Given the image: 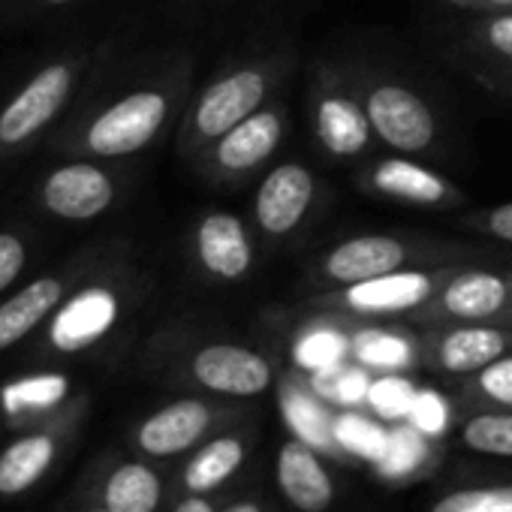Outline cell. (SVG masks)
Segmentation results:
<instances>
[{"mask_svg": "<svg viewBox=\"0 0 512 512\" xmlns=\"http://www.w3.org/2000/svg\"><path fill=\"white\" fill-rule=\"evenodd\" d=\"M70 94V70L64 64L46 67L40 76H34L22 94L0 112V142L16 145L34 136L40 127H46L58 109L64 106Z\"/></svg>", "mask_w": 512, "mask_h": 512, "instance_id": "obj_5", "label": "cell"}, {"mask_svg": "<svg viewBox=\"0 0 512 512\" xmlns=\"http://www.w3.org/2000/svg\"><path fill=\"white\" fill-rule=\"evenodd\" d=\"M199 263L220 281H238L250 272L253 247L244 223L235 214H208L196 232Z\"/></svg>", "mask_w": 512, "mask_h": 512, "instance_id": "obj_11", "label": "cell"}, {"mask_svg": "<svg viewBox=\"0 0 512 512\" xmlns=\"http://www.w3.org/2000/svg\"><path fill=\"white\" fill-rule=\"evenodd\" d=\"M25 266V247L16 235H0V290H7Z\"/></svg>", "mask_w": 512, "mask_h": 512, "instance_id": "obj_36", "label": "cell"}, {"mask_svg": "<svg viewBox=\"0 0 512 512\" xmlns=\"http://www.w3.org/2000/svg\"><path fill=\"white\" fill-rule=\"evenodd\" d=\"M407 263V247L392 235H359L338 244L323 263L329 281L359 284L389 272H398Z\"/></svg>", "mask_w": 512, "mask_h": 512, "instance_id": "obj_8", "label": "cell"}, {"mask_svg": "<svg viewBox=\"0 0 512 512\" xmlns=\"http://www.w3.org/2000/svg\"><path fill=\"white\" fill-rule=\"evenodd\" d=\"M196 380L223 395H260L272 383V368L263 356L235 344H211L193 359Z\"/></svg>", "mask_w": 512, "mask_h": 512, "instance_id": "obj_6", "label": "cell"}, {"mask_svg": "<svg viewBox=\"0 0 512 512\" xmlns=\"http://www.w3.org/2000/svg\"><path fill=\"white\" fill-rule=\"evenodd\" d=\"M52 440L49 437H25L13 443L4 455H0V494H16L25 491L40 479V473L52 461Z\"/></svg>", "mask_w": 512, "mask_h": 512, "instance_id": "obj_20", "label": "cell"}, {"mask_svg": "<svg viewBox=\"0 0 512 512\" xmlns=\"http://www.w3.org/2000/svg\"><path fill=\"white\" fill-rule=\"evenodd\" d=\"M344 353V338L332 335V332H317L311 338H305L296 350L299 362L305 368H314V371H326V368H335V362L341 359Z\"/></svg>", "mask_w": 512, "mask_h": 512, "instance_id": "obj_31", "label": "cell"}, {"mask_svg": "<svg viewBox=\"0 0 512 512\" xmlns=\"http://www.w3.org/2000/svg\"><path fill=\"white\" fill-rule=\"evenodd\" d=\"M208 428V410L199 401H178L157 416H151L142 431L139 443L151 455H175L187 446H193L202 431Z\"/></svg>", "mask_w": 512, "mask_h": 512, "instance_id": "obj_15", "label": "cell"}, {"mask_svg": "<svg viewBox=\"0 0 512 512\" xmlns=\"http://www.w3.org/2000/svg\"><path fill=\"white\" fill-rule=\"evenodd\" d=\"M229 512H260V506H253V503H241V506H232Z\"/></svg>", "mask_w": 512, "mask_h": 512, "instance_id": "obj_40", "label": "cell"}, {"mask_svg": "<svg viewBox=\"0 0 512 512\" xmlns=\"http://www.w3.org/2000/svg\"><path fill=\"white\" fill-rule=\"evenodd\" d=\"M410 416H413L416 428H422V431H428V434H437V431H443V425H446V407H443V401H440L434 392L416 395Z\"/></svg>", "mask_w": 512, "mask_h": 512, "instance_id": "obj_35", "label": "cell"}, {"mask_svg": "<svg viewBox=\"0 0 512 512\" xmlns=\"http://www.w3.org/2000/svg\"><path fill=\"white\" fill-rule=\"evenodd\" d=\"M61 296H64L61 281L43 278V281H34L31 287H25L7 305H0V350L22 341L61 302Z\"/></svg>", "mask_w": 512, "mask_h": 512, "instance_id": "obj_18", "label": "cell"}, {"mask_svg": "<svg viewBox=\"0 0 512 512\" xmlns=\"http://www.w3.org/2000/svg\"><path fill=\"white\" fill-rule=\"evenodd\" d=\"M287 416H290V422L296 425V431L308 443H320V446H332L335 443L329 416L317 404H311L308 398H302V395L287 398Z\"/></svg>", "mask_w": 512, "mask_h": 512, "instance_id": "obj_25", "label": "cell"}, {"mask_svg": "<svg viewBox=\"0 0 512 512\" xmlns=\"http://www.w3.org/2000/svg\"><path fill=\"white\" fill-rule=\"evenodd\" d=\"M479 37L485 40V46L500 55L506 64H512V13L494 16L488 22L479 25Z\"/></svg>", "mask_w": 512, "mask_h": 512, "instance_id": "obj_34", "label": "cell"}, {"mask_svg": "<svg viewBox=\"0 0 512 512\" xmlns=\"http://www.w3.org/2000/svg\"><path fill=\"white\" fill-rule=\"evenodd\" d=\"M419 458H422V440L413 431H395L380 461L389 473H401V470H410Z\"/></svg>", "mask_w": 512, "mask_h": 512, "instance_id": "obj_32", "label": "cell"}, {"mask_svg": "<svg viewBox=\"0 0 512 512\" xmlns=\"http://www.w3.org/2000/svg\"><path fill=\"white\" fill-rule=\"evenodd\" d=\"M284 136V118L275 109H260L241 124H235L229 133H223L214 145V166L232 175L253 172L260 163H266Z\"/></svg>", "mask_w": 512, "mask_h": 512, "instance_id": "obj_7", "label": "cell"}, {"mask_svg": "<svg viewBox=\"0 0 512 512\" xmlns=\"http://www.w3.org/2000/svg\"><path fill=\"white\" fill-rule=\"evenodd\" d=\"M118 314V302L106 290H88L85 296L73 299L52 326V341L61 350H79L97 341Z\"/></svg>", "mask_w": 512, "mask_h": 512, "instance_id": "obj_16", "label": "cell"}, {"mask_svg": "<svg viewBox=\"0 0 512 512\" xmlns=\"http://www.w3.org/2000/svg\"><path fill=\"white\" fill-rule=\"evenodd\" d=\"M269 94V79L263 70H235L214 82L193 109V130L202 142L220 139L235 124L260 112Z\"/></svg>", "mask_w": 512, "mask_h": 512, "instance_id": "obj_3", "label": "cell"}, {"mask_svg": "<svg viewBox=\"0 0 512 512\" xmlns=\"http://www.w3.org/2000/svg\"><path fill=\"white\" fill-rule=\"evenodd\" d=\"M49 211L67 220H91L112 205V181L103 169L88 163H73L49 175L43 187Z\"/></svg>", "mask_w": 512, "mask_h": 512, "instance_id": "obj_9", "label": "cell"}, {"mask_svg": "<svg viewBox=\"0 0 512 512\" xmlns=\"http://www.w3.org/2000/svg\"><path fill=\"white\" fill-rule=\"evenodd\" d=\"M365 112L371 121L374 136L404 154H422L437 139V118L428 109V103L395 82H383L368 91Z\"/></svg>", "mask_w": 512, "mask_h": 512, "instance_id": "obj_1", "label": "cell"}, {"mask_svg": "<svg viewBox=\"0 0 512 512\" xmlns=\"http://www.w3.org/2000/svg\"><path fill=\"white\" fill-rule=\"evenodd\" d=\"M160 500V482L145 464H124L106 485V503L112 512H154Z\"/></svg>", "mask_w": 512, "mask_h": 512, "instance_id": "obj_21", "label": "cell"}, {"mask_svg": "<svg viewBox=\"0 0 512 512\" xmlns=\"http://www.w3.org/2000/svg\"><path fill=\"white\" fill-rule=\"evenodd\" d=\"M479 226H482L485 232H491L494 238H500V241H509V244H512V202L497 205V208H491V211L479 214Z\"/></svg>", "mask_w": 512, "mask_h": 512, "instance_id": "obj_37", "label": "cell"}, {"mask_svg": "<svg viewBox=\"0 0 512 512\" xmlns=\"http://www.w3.org/2000/svg\"><path fill=\"white\" fill-rule=\"evenodd\" d=\"M512 284L503 275L494 272H461L455 275L443 296H440V308L455 317V320H488L494 314H500L509 302Z\"/></svg>", "mask_w": 512, "mask_h": 512, "instance_id": "obj_13", "label": "cell"}, {"mask_svg": "<svg viewBox=\"0 0 512 512\" xmlns=\"http://www.w3.org/2000/svg\"><path fill=\"white\" fill-rule=\"evenodd\" d=\"M434 512H512V485L449 494L434 506Z\"/></svg>", "mask_w": 512, "mask_h": 512, "instance_id": "obj_24", "label": "cell"}, {"mask_svg": "<svg viewBox=\"0 0 512 512\" xmlns=\"http://www.w3.org/2000/svg\"><path fill=\"white\" fill-rule=\"evenodd\" d=\"M488 7H497V10H512V0H485Z\"/></svg>", "mask_w": 512, "mask_h": 512, "instance_id": "obj_39", "label": "cell"}, {"mask_svg": "<svg viewBox=\"0 0 512 512\" xmlns=\"http://www.w3.org/2000/svg\"><path fill=\"white\" fill-rule=\"evenodd\" d=\"M241 458H244V446L235 437H220L208 443L187 467V488L199 494L220 485L229 473H235Z\"/></svg>", "mask_w": 512, "mask_h": 512, "instance_id": "obj_22", "label": "cell"}, {"mask_svg": "<svg viewBox=\"0 0 512 512\" xmlns=\"http://www.w3.org/2000/svg\"><path fill=\"white\" fill-rule=\"evenodd\" d=\"M479 389H482L491 401L512 407V356H509V359H497V362H491L488 368H482V374H479Z\"/></svg>", "mask_w": 512, "mask_h": 512, "instance_id": "obj_33", "label": "cell"}, {"mask_svg": "<svg viewBox=\"0 0 512 512\" xmlns=\"http://www.w3.org/2000/svg\"><path fill=\"white\" fill-rule=\"evenodd\" d=\"M49 4H67V0H49Z\"/></svg>", "mask_w": 512, "mask_h": 512, "instance_id": "obj_41", "label": "cell"}, {"mask_svg": "<svg viewBox=\"0 0 512 512\" xmlns=\"http://www.w3.org/2000/svg\"><path fill=\"white\" fill-rule=\"evenodd\" d=\"M434 275L428 272H389L371 281L350 284L341 293L344 308L359 314H401L413 311L434 296Z\"/></svg>", "mask_w": 512, "mask_h": 512, "instance_id": "obj_10", "label": "cell"}, {"mask_svg": "<svg viewBox=\"0 0 512 512\" xmlns=\"http://www.w3.org/2000/svg\"><path fill=\"white\" fill-rule=\"evenodd\" d=\"M100 512H112V509H100Z\"/></svg>", "mask_w": 512, "mask_h": 512, "instance_id": "obj_42", "label": "cell"}, {"mask_svg": "<svg viewBox=\"0 0 512 512\" xmlns=\"http://www.w3.org/2000/svg\"><path fill=\"white\" fill-rule=\"evenodd\" d=\"M175 512H214L202 497H190V500H184Z\"/></svg>", "mask_w": 512, "mask_h": 512, "instance_id": "obj_38", "label": "cell"}, {"mask_svg": "<svg viewBox=\"0 0 512 512\" xmlns=\"http://www.w3.org/2000/svg\"><path fill=\"white\" fill-rule=\"evenodd\" d=\"M371 181L380 193L401 199V202H413V205H440L452 193L440 175H434L431 169H425L413 160H401V157L377 163Z\"/></svg>", "mask_w": 512, "mask_h": 512, "instance_id": "obj_17", "label": "cell"}, {"mask_svg": "<svg viewBox=\"0 0 512 512\" xmlns=\"http://www.w3.org/2000/svg\"><path fill=\"white\" fill-rule=\"evenodd\" d=\"M67 392V380L64 377H37V380H25L7 389V404L16 407H49L55 404L61 395Z\"/></svg>", "mask_w": 512, "mask_h": 512, "instance_id": "obj_28", "label": "cell"}, {"mask_svg": "<svg viewBox=\"0 0 512 512\" xmlns=\"http://www.w3.org/2000/svg\"><path fill=\"white\" fill-rule=\"evenodd\" d=\"M317 184L308 166L302 163H281L275 166L253 199V214L260 229L272 238L290 235L308 214L314 202Z\"/></svg>", "mask_w": 512, "mask_h": 512, "instance_id": "obj_4", "label": "cell"}, {"mask_svg": "<svg viewBox=\"0 0 512 512\" xmlns=\"http://www.w3.org/2000/svg\"><path fill=\"white\" fill-rule=\"evenodd\" d=\"M368 398H371L374 410H377L380 416H386V419L407 416V413L413 410V401H416L413 389H410L404 380H395V377L374 383V386L368 389Z\"/></svg>", "mask_w": 512, "mask_h": 512, "instance_id": "obj_30", "label": "cell"}, {"mask_svg": "<svg viewBox=\"0 0 512 512\" xmlns=\"http://www.w3.org/2000/svg\"><path fill=\"white\" fill-rule=\"evenodd\" d=\"M506 350V335L497 329L485 326H464L455 329L443 338L440 344V362L452 374H467V371H482L491 362L500 359Z\"/></svg>", "mask_w": 512, "mask_h": 512, "instance_id": "obj_19", "label": "cell"}, {"mask_svg": "<svg viewBox=\"0 0 512 512\" xmlns=\"http://www.w3.org/2000/svg\"><path fill=\"white\" fill-rule=\"evenodd\" d=\"M338 440L347 449H353L359 455H368V458H377V461L383 458L386 443H389V437L377 425H371L365 419H356V416H347V419L338 422Z\"/></svg>", "mask_w": 512, "mask_h": 512, "instance_id": "obj_27", "label": "cell"}, {"mask_svg": "<svg viewBox=\"0 0 512 512\" xmlns=\"http://www.w3.org/2000/svg\"><path fill=\"white\" fill-rule=\"evenodd\" d=\"M314 133L320 145L335 157H356L371 145V121L365 106L350 94H326L314 112Z\"/></svg>", "mask_w": 512, "mask_h": 512, "instance_id": "obj_12", "label": "cell"}, {"mask_svg": "<svg viewBox=\"0 0 512 512\" xmlns=\"http://www.w3.org/2000/svg\"><path fill=\"white\" fill-rule=\"evenodd\" d=\"M317 392L329 401H341V404H356L368 395V380L359 371H338V368H326L317 377Z\"/></svg>", "mask_w": 512, "mask_h": 512, "instance_id": "obj_29", "label": "cell"}, {"mask_svg": "<svg viewBox=\"0 0 512 512\" xmlns=\"http://www.w3.org/2000/svg\"><path fill=\"white\" fill-rule=\"evenodd\" d=\"M356 353L362 362L374 365V368H401L410 359V350L401 338L383 335V332H365L356 341Z\"/></svg>", "mask_w": 512, "mask_h": 512, "instance_id": "obj_26", "label": "cell"}, {"mask_svg": "<svg viewBox=\"0 0 512 512\" xmlns=\"http://www.w3.org/2000/svg\"><path fill=\"white\" fill-rule=\"evenodd\" d=\"M278 479L287 500L302 512H323L332 503V482L305 443H287L281 449Z\"/></svg>", "mask_w": 512, "mask_h": 512, "instance_id": "obj_14", "label": "cell"}, {"mask_svg": "<svg viewBox=\"0 0 512 512\" xmlns=\"http://www.w3.org/2000/svg\"><path fill=\"white\" fill-rule=\"evenodd\" d=\"M464 440L470 449L485 455H512V416H476L467 422Z\"/></svg>", "mask_w": 512, "mask_h": 512, "instance_id": "obj_23", "label": "cell"}, {"mask_svg": "<svg viewBox=\"0 0 512 512\" xmlns=\"http://www.w3.org/2000/svg\"><path fill=\"white\" fill-rule=\"evenodd\" d=\"M169 100L160 91H136L109 106L88 130V148L100 157H121L145 148L166 121Z\"/></svg>", "mask_w": 512, "mask_h": 512, "instance_id": "obj_2", "label": "cell"}]
</instances>
